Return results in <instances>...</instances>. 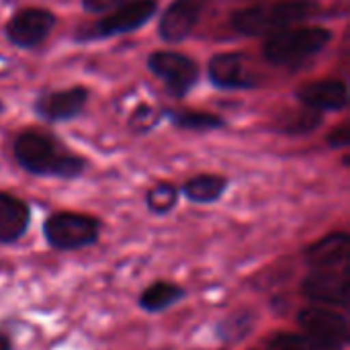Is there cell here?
I'll return each instance as SVG.
<instances>
[{"label":"cell","mask_w":350,"mask_h":350,"mask_svg":"<svg viewBox=\"0 0 350 350\" xmlns=\"http://www.w3.org/2000/svg\"><path fill=\"white\" fill-rule=\"evenodd\" d=\"M98 219L72 211L53 213L43 224V236L47 244L59 252H74L92 246L98 240Z\"/></svg>","instance_id":"cell-4"},{"label":"cell","mask_w":350,"mask_h":350,"mask_svg":"<svg viewBox=\"0 0 350 350\" xmlns=\"http://www.w3.org/2000/svg\"><path fill=\"white\" fill-rule=\"evenodd\" d=\"M178 201V191L174 185L170 183H158L154 185L150 191H148V197H146V205L152 213L156 215H164L168 211L174 209Z\"/></svg>","instance_id":"cell-21"},{"label":"cell","mask_w":350,"mask_h":350,"mask_svg":"<svg viewBox=\"0 0 350 350\" xmlns=\"http://www.w3.org/2000/svg\"><path fill=\"white\" fill-rule=\"evenodd\" d=\"M0 350H12L10 336H6V334H0Z\"/></svg>","instance_id":"cell-26"},{"label":"cell","mask_w":350,"mask_h":350,"mask_svg":"<svg viewBox=\"0 0 350 350\" xmlns=\"http://www.w3.org/2000/svg\"><path fill=\"white\" fill-rule=\"evenodd\" d=\"M349 234L336 232L314 242L308 248L306 258L312 269H340V267H349Z\"/></svg>","instance_id":"cell-13"},{"label":"cell","mask_w":350,"mask_h":350,"mask_svg":"<svg viewBox=\"0 0 350 350\" xmlns=\"http://www.w3.org/2000/svg\"><path fill=\"white\" fill-rule=\"evenodd\" d=\"M86 100H88L86 88L74 86L41 96L35 105V111L47 121H66L76 117L84 109Z\"/></svg>","instance_id":"cell-12"},{"label":"cell","mask_w":350,"mask_h":350,"mask_svg":"<svg viewBox=\"0 0 350 350\" xmlns=\"http://www.w3.org/2000/svg\"><path fill=\"white\" fill-rule=\"evenodd\" d=\"M207 0H174L160 18V37L168 43H178L191 35Z\"/></svg>","instance_id":"cell-10"},{"label":"cell","mask_w":350,"mask_h":350,"mask_svg":"<svg viewBox=\"0 0 350 350\" xmlns=\"http://www.w3.org/2000/svg\"><path fill=\"white\" fill-rule=\"evenodd\" d=\"M0 111H2V103H0Z\"/></svg>","instance_id":"cell-27"},{"label":"cell","mask_w":350,"mask_h":350,"mask_svg":"<svg viewBox=\"0 0 350 350\" xmlns=\"http://www.w3.org/2000/svg\"><path fill=\"white\" fill-rule=\"evenodd\" d=\"M297 98L301 105L314 111H340L349 105L347 84L340 80H320L306 84L297 90Z\"/></svg>","instance_id":"cell-11"},{"label":"cell","mask_w":350,"mask_h":350,"mask_svg":"<svg viewBox=\"0 0 350 350\" xmlns=\"http://www.w3.org/2000/svg\"><path fill=\"white\" fill-rule=\"evenodd\" d=\"M320 123H322L320 111L306 109V111H295V113H287L285 117H281L277 123V129L281 133H310Z\"/></svg>","instance_id":"cell-20"},{"label":"cell","mask_w":350,"mask_h":350,"mask_svg":"<svg viewBox=\"0 0 350 350\" xmlns=\"http://www.w3.org/2000/svg\"><path fill=\"white\" fill-rule=\"evenodd\" d=\"M250 328V316H236V318H230L221 324V338L224 340H236V338H242Z\"/></svg>","instance_id":"cell-23"},{"label":"cell","mask_w":350,"mask_h":350,"mask_svg":"<svg viewBox=\"0 0 350 350\" xmlns=\"http://www.w3.org/2000/svg\"><path fill=\"white\" fill-rule=\"evenodd\" d=\"M332 39L324 27H295L273 33L265 43V57L275 66H295L318 55Z\"/></svg>","instance_id":"cell-3"},{"label":"cell","mask_w":350,"mask_h":350,"mask_svg":"<svg viewBox=\"0 0 350 350\" xmlns=\"http://www.w3.org/2000/svg\"><path fill=\"white\" fill-rule=\"evenodd\" d=\"M328 144H330V148H347L350 144L349 125H347V123L338 125V127L328 135Z\"/></svg>","instance_id":"cell-25"},{"label":"cell","mask_w":350,"mask_h":350,"mask_svg":"<svg viewBox=\"0 0 350 350\" xmlns=\"http://www.w3.org/2000/svg\"><path fill=\"white\" fill-rule=\"evenodd\" d=\"M209 78L215 86L226 90L236 88H250L254 84L252 76L248 74L242 55L236 53H219L209 62Z\"/></svg>","instance_id":"cell-15"},{"label":"cell","mask_w":350,"mask_h":350,"mask_svg":"<svg viewBox=\"0 0 350 350\" xmlns=\"http://www.w3.org/2000/svg\"><path fill=\"white\" fill-rule=\"evenodd\" d=\"M304 295L312 304L328 308L349 306V267L340 269H312L304 281Z\"/></svg>","instance_id":"cell-6"},{"label":"cell","mask_w":350,"mask_h":350,"mask_svg":"<svg viewBox=\"0 0 350 350\" xmlns=\"http://www.w3.org/2000/svg\"><path fill=\"white\" fill-rule=\"evenodd\" d=\"M156 121H158V113H156L152 107L142 105V107H137L135 113L131 115L129 125H131V129H133L135 133H146L148 129H152V127L156 125Z\"/></svg>","instance_id":"cell-22"},{"label":"cell","mask_w":350,"mask_h":350,"mask_svg":"<svg viewBox=\"0 0 350 350\" xmlns=\"http://www.w3.org/2000/svg\"><path fill=\"white\" fill-rule=\"evenodd\" d=\"M31 211L25 201L0 191V244H12L29 230Z\"/></svg>","instance_id":"cell-14"},{"label":"cell","mask_w":350,"mask_h":350,"mask_svg":"<svg viewBox=\"0 0 350 350\" xmlns=\"http://www.w3.org/2000/svg\"><path fill=\"white\" fill-rule=\"evenodd\" d=\"M228 189V180L219 174H199L185 183L183 193L193 203H215Z\"/></svg>","instance_id":"cell-17"},{"label":"cell","mask_w":350,"mask_h":350,"mask_svg":"<svg viewBox=\"0 0 350 350\" xmlns=\"http://www.w3.org/2000/svg\"><path fill=\"white\" fill-rule=\"evenodd\" d=\"M269 350H345L328 342H322L306 332L301 334H279L269 342Z\"/></svg>","instance_id":"cell-19"},{"label":"cell","mask_w":350,"mask_h":350,"mask_svg":"<svg viewBox=\"0 0 350 350\" xmlns=\"http://www.w3.org/2000/svg\"><path fill=\"white\" fill-rule=\"evenodd\" d=\"M183 297H185V289L180 285L168 281H156L139 293L137 306L148 314H160L172 308L174 304H178Z\"/></svg>","instance_id":"cell-16"},{"label":"cell","mask_w":350,"mask_h":350,"mask_svg":"<svg viewBox=\"0 0 350 350\" xmlns=\"http://www.w3.org/2000/svg\"><path fill=\"white\" fill-rule=\"evenodd\" d=\"M148 66L164 82L168 92L174 96L187 94L199 78L197 64L191 57H187L183 53H174V51L152 53L148 57Z\"/></svg>","instance_id":"cell-5"},{"label":"cell","mask_w":350,"mask_h":350,"mask_svg":"<svg viewBox=\"0 0 350 350\" xmlns=\"http://www.w3.org/2000/svg\"><path fill=\"white\" fill-rule=\"evenodd\" d=\"M318 12L320 4L316 0H283L277 4L242 8L232 16V23L244 35H273L291 25L310 21Z\"/></svg>","instance_id":"cell-2"},{"label":"cell","mask_w":350,"mask_h":350,"mask_svg":"<svg viewBox=\"0 0 350 350\" xmlns=\"http://www.w3.org/2000/svg\"><path fill=\"white\" fill-rule=\"evenodd\" d=\"M53 25H55L53 12L45 8H23L8 21L6 37L10 39V43L29 49L45 41Z\"/></svg>","instance_id":"cell-9"},{"label":"cell","mask_w":350,"mask_h":350,"mask_svg":"<svg viewBox=\"0 0 350 350\" xmlns=\"http://www.w3.org/2000/svg\"><path fill=\"white\" fill-rule=\"evenodd\" d=\"M297 322L306 334H310L322 342H328V345H334L340 349H345L349 345L350 330L347 316L334 312L328 306L322 308L318 304V306H310V308L301 310L297 316Z\"/></svg>","instance_id":"cell-7"},{"label":"cell","mask_w":350,"mask_h":350,"mask_svg":"<svg viewBox=\"0 0 350 350\" xmlns=\"http://www.w3.org/2000/svg\"><path fill=\"white\" fill-rule=\"evenodd\" d=\"M127 0H84V8L88 12H111L119 8Z\"/></svg>","instance_id":"cell-24"},{"label":"cell","mask_w":350,"mask_h":350,"mask_svg":"<svg viewBox=\"0 0 350 350\" xmlns=\"http://www.w3.org/2000/svg\"><path fill=\"white\" fill-rule=\"evenodd\" d=\"M16 162L31 174L76 178L84 172L86 162L62 150L51 137L39 131H25L14 142Z\"/></svg>","instance_id":"cell-1"},{"label":"cell","mask_w":350,"mask_h":350,"mask_svg":"<svg viewBox=\"0 0 350 350\" xmlns=\"http://www.w3.org/2000/svg\"><path fill=\"white\" fill-rule=\"evenodd\" d=\"M156 8H158L156 0H127L119 8H115L109 16H105L96 25L86 29L84 37L86 39L111 37V35H119V33L139 29L142 25H146L154 16Z\"/></svg>","instance_id":"cell-8"},{"label":"cell","mask_w":350,"mask_h":350,"mask_svg":"<svg viewBox=\"0 0 350 350\" xmlns=\"http://www.w3.org/2000/svg\"><path fill=\"white\" fill-rule=\"evenodd\" d=\"M168 117L172 123L180 129H191V131H209L224 127V119L213 115V113H203V111H170Z\"/></svg>","instance_id":"cell-18"}]
</instances>
